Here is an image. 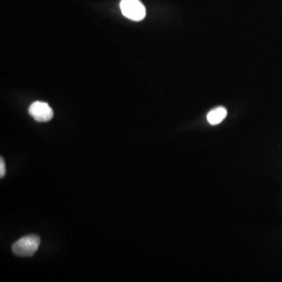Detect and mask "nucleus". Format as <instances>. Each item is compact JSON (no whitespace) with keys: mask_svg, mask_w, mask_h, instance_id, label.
Wrapping results in <instances>:
<instances>
[{"mask_svg":"<svg viewBox=\"0 0 282 282\" xmlns=\"http://www.w3.org/2000/svg\"><path fill=\"white\" fill-rule=\"evenodd\" d=\"M28 112L34 119L39 122H48L53 116V110L49 104L42 101H35L31 104Z\"/></svg>","mask_w":282,"mask_h":282,"instance_id":"nucleus-3","label":"nucleus"},{"mask_svg":"<svg viewBox=\"0 0 282 282\" xmlns=\"http://www.w3.org/2000/svg\"><path fill=\"white\" fill-rule=\"evenodd\" d=\"M40 238L37 235H30L21 238L13 245L12 250L16 256L29 257L33 256L39 249Z\"/></svg>","mask_w":282,"mask_h":282,"instance_id":"nucleus-1","label":"nucleus"},{"mask_svg":"<svg viewBox=\"0 0 282 282\" xmlns=\"http://www.w3.org/2000/svg\"><path fill=\"white\" fill-rule=\"evenodd\" d=\"M6 173V166L5 162H4V159L1 158V161H0V176L1 178L5 176Z\"/></svg>","mask_w":282,"mask_h":282,"instance_id":"nucleus-5","label":"nucleus"},{"mask_svg":"<svg viewBox=\"0 0 282 282\" xmlns=\"http://www.w3.org/2000/svg\"><path fill=\"white\" fill-rule=\"evenodd\" d=\"M120 9L125 18L132 21H142L146 16L145 7L139 0H122Z\"/></svg>","mask_w":282,"mask_h":282,"instance_id":"nucleus-2","label":"nucleus"},{"mask_svg":"<svg viewBox=\"0 0 282 282\" xmlns=\"http://www.w3.org/2000/svg\"><path fill=\"white\" fill-rule=\"evenodd\" d=\"M227 114H228V111L226 108L219 107L208 112L207 115V120L211 125H217L224 121V118L227 116Z\"/></svg>","mask_w":282,"mask_h":282,"instance_id":"nucleus-4","label":"nucleus"}]
</instances>
